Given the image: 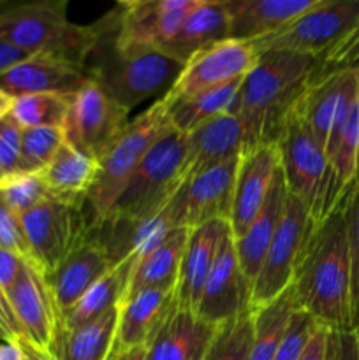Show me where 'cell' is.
I'll use <instances>...</instances> for the list:
<instances>
[{
	"label": "cell",
	"instance_id": "4316f807",
	"mask_svg": "<svg viewBox=\"0 0 359 360\" xmlns=\"http://www.w3.org/2000/svg\"><path fill=\"white\" fill-rule=\"evenodd\" d=\"M97 171L99 162L81 153L65 141L53 160L39 174L44 181L48 197L83 211L88 193L97 178Z\"/></svg>",
	"mask_w": 359,
	"mask_h": 360
},
{
	"label": "cell",
	"instance_id": "e575fe53",
	"mask_svg": "<svg viewBox=\"0 0 359 360\" xmlns=\"http://www.w3.org/2000/svg\"><path fill=\"white\" fill-rule=\"evenodd\" d=\"M73 97L74 94L23 95L14 98L9 116L21 129H37V127L63 129Z\"/></svg>",
	"mask_w": 359,
	"mask_h": 360
},
{
	"label": "cell",
	"instance_id": "7c38bea8",
	"mask_svg": "<svg viewBox=\"0 0 359 360\" xmlns=\"http://www.w3.org/2000/svg\"><path fill=\"white\" fill-rule=\"evenodd\" d=\"M238 164L239 157L187 178L162 217L172 229H196L213 220L229 221Z\"/></svg>",
	"mask_w": 359,
	"mask_h": 360
},
{
	"label": "cell",
	"instance_id": "5bb4252c",
	"mask_svg": "<svg viewBox=\"0 0 359 360\" xmlns=\"http://www.w3.org/2000/svg\"><path fill=\"white\" fill-rule=\"evenodd\" d=\"M257 60L259 53L256 51L252 42L234 39L215 42L203 51L196 53L183 65L178 79L165 94L175 98H183L224 86L245 77L253 69Z\"/></svg>",
	"mask_w": 359,
	"mask_h": 360
},
{
	"label": "cell",
	"instance_id": "f35d334b",
	"mask_svg": "<svg viewBox=\"0 0 359 360\" xmlns=\"http://www.w3.org/2000/svg\"><path fill=\"white\" fill-rule=\"evenodd\" d=\"M351 266V329L359 330V190L352 186L345 195Z\"/></svg>",
	"mask_w": 359,
	"mask_h": 360
},
{
	"label": "cell",
	"instance_id": "ac0fdd59",
	"mask_svg": "<svg viewBox=\"0 0 359 360\" xmlns=\"http://www.w3.org/2000/svg\"><path fill=\"white\" fill-rule=\"evenodd\" d=\"M113 267L108 250L99 241L95 232L88 229L62 264L46 276L60 319Z\"/></svg>",
	"mask_w": 359,
	"mask_h": 360
},
{
	"label": "cell",
	"instance_id": "d590c367",
	"mask_svg": "<svg viewBox=\"0 0 359 360\" xmlns=\"http://www.w3.org/2000/svg\"><path fill=\"white\" fill-rule=\"evenodd\" d=\"M253 341V311L217 326L204 360H250Z\"/></svg>",
	"mask_w": 359,
	"mask_h": 360
},
{
	"label": "cell",
	"instance_id": "8d00e7d4",
	"mask_svg": "<svg viewBox=\"0 0 359 360\" xmlns=\"http://www.w3.org/2000/svg\"><path fill=\"white\" fill-rule=\"evenodd\" d=\"M63 143L65 134L58 127L23 129L20 172H41L53 160Z\"/></svg>",
	"mask_w": 359,
	"mask_h": 360
},
{
	"label": "cell",
	"instance_id": "8992f818",
	"mask_svg": "<svg viewBox=\"0 0 359 360\" xmlns=\"http://www.w3.org/2000/svg\"><path fill=\"white\" fill-rule=\"evenodd\" d=\"M171 129L164 95L127 123L108 153L99 160L97 178L84 204L90 210L88 227L95 229L106 220L146 151Z\"/></svg>",
	"mask_w": 359,
	"mask_h": 360
},
{
	"label": "cell",
	"instance_id": "603a6c76",
	"mask_svg": "<svg viewBox=\"0 0 359 360\" xmlns=\"http://www.w3.org/2000/svg\"><path fill=\"white\" fill-rule=\"evenodd\" d=\"M176 304V288H148L120 304L118 327L111 357H118L123 352L144 347L155 330Z\"/></svg>",
	"mask_w": 359,
	"mask_h": 360
},
{
	"label": "cell",
	"instance_id": "e0dca14e",
	"mask_svg": "<svg viewBox=\"0 0 359 360\" xmlns=\"http://www.w3.org/2000/svg\"><path fill=\"white\" fill-rule=\"evenodd\" d=\"M250 311V285L239 267L231 229L222 239L211 273L201 294L197 315L213 326Z\"/></svg>",
	"mask_w": 359,
	"mask_h": 360
},
{
	"label": "cell",
	"instance_id": "816d5d0a",
	"mask_svg": "<svg viewBox=\"0 0 359 360\" xmlns=\"http://www.w3.org/2000/svg\"><path fill=\"white\" fill-rule=\"evenodd\" d=\"M115 360H146V348L137 347L132 348V350H127L122 355H118Z\"/></svg>",
	"mask_w": 359,
	"mask_h": 360
},
{
	"label": "cell",
	"instance_id": "9f6ffc18",
	"mask_svg": "<svg viewBox=\"0 0 359 360\" xmlns=\"http://www.w3.org/2000/svg\"><path fill=\"white\" fill-rule=\"evenodd\" d=\"M0 340H2V338H0Z\"/></svg>",
	"mask_w": 359,
	"mask_h": 360
},
{
	"label": "cell",
	"instance_id": "6da1fadb",
	"mask_svg": "<svg viewBox=\"0 0 359 360\" xmlns=\"http://www.w3.org/2000/svg\"><path fill=\"white\" fill-rule=\"evenodd\" d=\"M296 309L329 330L351 329V266L345 199L310 232L291 283Z\"/></svg>",
	"mask_w": 359,
	"mask_h": 360
},
{
	"label": "cell",
	"instance_id": "bcb514c9",
	"mask_svg": "<svg viewBox=\"0 0 359 360\" xmlns=\"http://www.w3.org/2000/svg\"><path fill=\"white\" fill-rule=\"evenodd\" d=\"M23 262L25 260L20 255L6 248H0V288L6 294H9V290L16 283Z\"/></svg>",
	"mask_w": 359,
	"mask_h": 360
},
{
	"label": "cell",
	"instance_id": "7dc6e473",
	"mask_svg": "<svg viewBox=\"0 0 359 360\" xmlns=\"http://www.w3.org/2000/svg\"><path fill=\"white\" fill-rule=\"evenodd\" d=\"M327 333H329V329L317 326L298 360H326Z\"/></svg>",
	"mask_w": 359,
	"mask_h": 360
},
{
	"label": "cell",
	"instance_id": "d6a6232c",
	"mask_svg": "<svg viewBox=\"0 0 359 360\" xmlns=\"http://www.w3.org/2000/svg\"><path fill=\"white\" fill-rule=\"evenodd\" d=\"M243 83L236 79L224 86L213 88V90L203 91V94L192 95V97L175 98L165 94L164 101L168 105V118L172 129L180 134H190L203 123L217 118V116L234 112L238 91Z\"/></svg>",
	"mask_w": 359,
	"mask_h": 360
},
{
	"label": "cell",
	"instance_id": "44dd1931",
	"mask_svg": "<svg viewBox=\"0 0 359 360\" xmlns=\"http://www.w3.org/2000/svg\"><path fill=\"white\" fill-rule=\"evenodd\" d=\"M217 326L178 302L146 345V360H204Z\"/></svg>",
	"mask_w": 359,
	"mask_h": 360
},
{
	"label": "cell",
	"instance_id": "4dcf8cb0",
	"mask_svg": "<svg viewBox=\"0 0 359 360\" xmlns=\"http://www.w3.org/2000/svg\"><path fill=\"white\" fill-rule=\"evenodd\" d=\"M137 255L139 253L136 252L120 264H116L94 287L88 288L83 297L62 315V319H60V330L76 329V327L101 316L102 313L122 304Z\"/></svg>",
	"mask_w": 359,
	"mask_h": 360
},
{
	"label": "cell",
	"instance_id": "c3c4849f",
	"mask_svg": "<svg viewBox=\"0 0 359 360\" xmlns=\"http://www.w3.org/2000/svg\"><path fill=\"white\" fill-rule=\"evenodd\" d=\"M30 53L23 51L21 48L14 46L13 42L0 37V76H2L4 72H7L9 69H13L14 65H18V63L30 58Z\"/></svg>",
	"mask_w": 359,
	"mask_h": 360
},
{
	"label": "cell",
	"instance_id": "1f68e13d",
	"mask_svg": "<svg viewBox=\"0 0 359 360\" xmlns=\"http://www.w3.org/2000/svg\"><path fill=\"white\" fill-rule=\"evenodd\" d=\"M120 306L102 313L97 319L56 334L53 354L60 360H108L115 343Z\"/></svg>",
	"mask_w": 359,
	"mask_h": 360
},
{
	"label": "cell",
	"instance_id": "484cf974",
	"mask_svg": "<svg viewBox=\"0 0 359 360\" xmlns=\"http://www.w3.org/2000/svg\"><path fill=\"white\" fill-rule=\"evenodd\" d=\"M327 186L324 217L331 213L359 179V98L326 146Z\"/></svg>",
	"mask_w": 359,
	"mask_h": 360
},
{
	"label": "cell",
	"instance_id": "74e56055",
	"mask_svg": "<svg viewBox=\"0 0 359 360\" xmlns=\"http://www.w3.org/2000/svg\"><path fill=\"white\" fill-rule=\"evenodd\" d=\"M0 197L18 217H23L42 202L48 192L39 172H20L0 181Z\"/></svg>",
	"mask_w": 359,
	"mask_h": 360
},
{
	"label": "cell",
	"instance_id": "db71d44e",
	"mask_svg": "<svg viewBox=\"0 0 359 360\" xmlns=\"http://www.w3.org/2000/svg\"><path fill=\"white\" fill-rule=\"evenodd\" d=\"M4 178H6V176H4V172H2V167H0V181H2Z\"/></svg>",
	"mask_w": 359,
	"mask_h": 360
},
{
	"label": "cell",
	"instance_id": "277c9868",
	"mask_svg": "<svg viewBox=\"0 0 359 360\" xmlns=\"http://www.w3.org/2000/svg\"><path fill=\"white\" fill-rule=\"evenodd\" d=\"M97 23L101 39L84 62V69L122 108L130 111L141 102L171 90L183 63L162 51H118L109 39L104 20Z\"/></svg>",
	"mask_w": 359,
	"mask_h": 360
},
{
	"label": "cell",
	"instance_id": "30bf717a",
	"mask_svg": "<svg viewBox=\"0 0 359 360\" xmlns=\"http://www.w3.org/2000/svg\"><path fill=\"white\" fill-rule=\"evenodd\" d=\"M312 229L313 221L305 204L287 192L277 232L250 292L252 311L277 301L291 287L299 253Z\"/></svg>",
	"mask_w": 359,
	"mask_h": 360
},
{
	"label": "cell",
	"instance_id": "7a4b0ae2",
	"mask_svg": "<svg viewBox=\"0 0 359 360\" xmlns=\"http://www.w3.org/2000/svg\"><path fill=\"white\" fill-rule=\"evenodd\" d=\"M317 58L292 51H264L243 77L234 115L241 122L243 150L277 144L284 118L305 94Z\"/></svg>",
	"mask_w": 359,
	"mask_h": 360
},
{
	"label": "cell",
	"instance_id": "b9f144b4",
	"mask_svg": "<svg viewBox=\"0 0 359 360\" xmlns=\"http://www.w3.org/2000/svg\"><path fill=\"white\" fill-rule=\"evenodd\" d=\"M0 248L16 253L27 262L34 264L32 260L30 246H28L27 236H25L21 217H18L0 197Z\"/></svg>",
	"mask_w": 359,
	"mask_h": 360
},
{
	"label": "cell",
	"instance_id": "ab89813d",
	"mask_svg": "<svg viewBox=\"0 0 359 360\" xmlns=\"http://www.w3.org/2000/svg\"><path fill=\"white\" fill-rule=\"evenodd\" d=\"M354 69H359V23L336 46L317 58L310 81H315L327 74L340 72V70Z\"/></svg>",
	"mask_w": 359,
	"mask_h": 360
},
{
	"label": "cell",
	"instance_id": "ffe728a7",
	"mask_svg": "<svg viewBox=\"0 0 359 360\" xmlns=\"http://www.w3.org/2000/svg\"><path fill=\"white\" fill-rule=\"evenodd\" d=\"M90 74L84 65L51 55H32L0 76V90L13 98L34 94H74Z\"/></svg>",
	"mask_w": 359,
	"mask_h": 360
},
{
	"label": "cell",
	"instance_id": "f1b7e54d",
	"mask_svg": "<svg viewBox=\"0 0 359 360\" xmlns=\"http://www.w3.org/2000/svg\"><path fill=\"white\" fill-rule=\"evenodd\" d=\"M285 195H287V188H285L284 174H282V169H278L260 213L250 224L245 234L239 239H234L236 255H238L243 276L250 285V292H252L253 281H256L260 266H263L271 239L277 232L278 221H280L282 211H284Z\"/></svg>",
	"mask_w": 359,
	"mask_h": 360
},
{
	"label": "cell",
	"instance_id": "9c48e42d",
	"mask_svg": "<svg viewBox=\"0 0 359 360\" xmlns=\"http://www.w3.org/2000/svg\"><path fill=\"white\" fill-rule=\"evenodd\" d=\"M359 23V0H319L275 34L252 41L256 51H292L320 58Z\"/></svg>",
	"mask_w": 359,
	"mask_h": 360
},
{
	"label": "cell",
	"instance_id": "3957f363",
	"mask_svg": "<svg viewBox=\"0 0 359 360\" xmlns=\"http://www.w3.org/2000/svg\"><path fill=\"white\" fill-rule=\"evenodd\" d=\"M0 37L30 55L60 56L84 65L101 39V27L73 23L65 0H41L0 9Z\"/></svg>",
	"mask_w": 359,
	"mask_h": 360
},
{
	"label": "cell",
	"instance_id": "60d3db41",
	"mask_svg": "<svg viewBox=\"0 0 359 360\" xmlns=\"http://www.w3.org/2000/svg\"><path fill=\"white\" fill-rule=\"evenodd\" d=\"M317 326L319 323L312 316L299 311V309H294L291 320H289L284 340H282L273 360H298Z\"/></svg>",
	"mask_w": 359,
	"mask_h": 360
},
{
	"label": "cell",
	"instance_id": "83f0119b",
	"mask_svg": "<svg viewBox=\"0 0 359 360\" xmlns=\"http://www.w3.org/2000/svg\"><path fill=\"white\" fill-rule=\"evenodd\" d=\"M189 234L190 229H171L153 248L137 255L123 301L148 288H176Z\"/></svg>",
	"mask_w": 359,
	"mask_h": 360
},
{
	"label": "cell",
	"instance_id": "681fc988",
	"mask_svg": "<svg viewBox=\"0 0 359 360\" xmlns=\"http://www.w3.org/2000/svg\"><path fill=\"white\" fill-rule=\"evenodd\" d=\"M18 343H20L21 350H23L25 360H60L51 350H41V348L27 343L25 340H20Z\"/></svg>",
	"mask_w": 359,
	"mask_h": 360
},
{
	"label": "cell",
	"instance_id": "7bdbcfd3",
	"mask_svg": "<svg viewBox=\"0 0 359 360\" xmlns=\"http://www.w3.org/2000/svg\"><path fill=\"white\" fill-rule=\"evenodd\" d=\"M21 129L11 116L0 120V167L4 176L20 174Z\"/></svg>",
	"mask_w": 359,
	"mask_h": 360
},
{
	"label": "cell",
	"instance_id": "f546056e",
	"mask_svg": "<svg viewBox=\"0 0 359 360\" xmlns=\"http://www.w3.org/2000/svg\"><path fill=\"white\" fill-rule=\"evenodd\" d=\"M225 39H229V18L224 0H197V6L162 53L185 65L196 53Z\"/></svg>",
	"mask_w": 359,
	"mask_h": 360
},
{
	"label": "cell",
	"instance_id": "5b68a950",
	"mask_svg": "<svg viewBox=\"0 0 359 360\" xmlns=\"http://www.w3.org/2000/svg\"><path fill=\"white\" fill-rule=\"evenodd\" d=\"M185 164L187 136L171 129L146 151L104 221H146L158 217L185 181Z\"/></svg>",
	"mask_w": 359,
	"mask_h": 360
},
{
	"label": "cell",
	"instance_id": "ee69618b",
	"mask_svg": "<svg viewBox=\"0 0 359 360\" xmlns=\"http://www.w3.org/2000/svg\"><path fill=\"white\" fill-rule=\"evenodd\" d=\"M326 360H359V330H329Z\"/></svg>",
	"mask_w": 359,
	"mask_h": 360
},
{
	"label": "cell",
	"instance_id": "f6af8a7d",
	"mask_svg": "<svg viewBox=\"0 0 359 360\" xmlns=\"http://www.w3.org/2000/svg\"><path fill=\"white\" fill-rule=\"evenodd\" d=\"M0 338L2 341L23 340V330L18 323L9 297L2 288H0Z\"/></svg>",
	"mask_w": 359,
	"mask_h": 360
},
{
	"label": "cell",
	"instance_id": "8fae6325",
	"mask_svg": "<svg viewBox=\"0 0 359 360\" xmlns=\"http://www.w3.org/2000/svg\"><path fill=\"white\" fill-rule=\"evenodd\" d=\"M127 123L129 111L90 77L80 90L74 91L62 130L70 146L99 162L118 139Z\"/></svg>",
	"mask_w": 359,
	"mask_h": 360
},
{
	"label": "cell",
	"instance_id": "cb8c5ba5",
	"mask_svg": "<svg viewBox=\"0 0 359 360\" xmlns=\"http://www.w3.org/2000/svg\"><path fill=\"white\" fill-rule=\"evenodd\" d=\"M319 0H224L229 39L252 42L275 34Z\"/></svg>",
	"mask_w": 359,
	"mask_h": 360
},
{
	"label": "cell",
	"instance_id": "ba28073f",
	"mask_svg": "<svg viewBox=\"0 0 359 360\" xmlns=\"http://www.w3.org/2000/svg\"><path fill=\"white\" fill-rule=\"evenodd\" d=\"M196 6L197 0H125L102 20L118 51H162Z\"/></svg>",
	"mask_w": 359,
	"mask_h": 360
},
{
	"label": "cell",
	"instance_id": "f907efd6",
	"mask_svg": "<svg viewBox=\"0 0 359 360\" xmlns=\"http://www.w3.org/2000/svg\"><path fill=\"white\" fill-rule=\"evenodd\" d=\"M0 360H25L20 343L18 341H2L0 343Z\"/></svg>",
	"mask_w": 359,
	"mask_h": 360
},
{
	"label": "cell",
	"instance_id": "4fadbf2b",
	"mask_svg": "<svg viewBox=\"0 0 359 360\" xmlns=\"http://www.w3.org/2000/svg\"><path fill=\"white\" fill-rule=\"evenodd\" d=\"M35 266L48 276L88 232L83 211L46 197L21 217Z\"/></svg>",
	"mask_w": 359,
	"mask_h": 360
},
{
	"label": "cell",
	"instance_id": "d6986e66",
	"mask_svg": "<svg viewBox=\"0 0 359 360\" xmlns=\"http://www.w3.org/2000/svg\"><path fill=\"white\" fill-rule=\"evenodd\" d=\"M358 98L359 69L340 70L308 83L303 94V111L324 151Z\"/></svg>",
	"mask_w": 359,
	"mask_h": 360
},
{
	"label": "cell",
	"instance_id": "7402d4cb",
	"mask_svg": "<svg viewBox=\"0 0 359 360\" xmlns=\"http://www.w3.org/2000/svg\"><path fill=\"white\" fill-rule=\"evenodd\" d=\"M227 232L229 221L225 220H213L190 229L176 283V302L180 308L197 311L203 288L217 259L222 239Z\"/></svg>",
	"mask_w": 359,
	"mask_h": 360
},
{
	"label": "cell",
	"instance_id": "d4e9b609",
	"mask_svg": "<svg viewBox=\"0 0 359 360\" xmlns=\"http://www.w3.org/2000/svg\"><path fill=\"white\" fill-rule=\"evenodd\" d=\"M245 136L241 122L234 112L217 116L187 134L185 179L204 169L238 158Z\"/></svg>",
	"mask_w": 359,
	"mask_h": 360
},
{
	"label": "cell",
	"instance_id": "f5cc1de1",
	"mask_svg": "<svg viewBox=\"0 0 359 360\" xmlns=\"http://www.w3.org/2000/svg\"><path fill=\"white\" fill-rule=\"evenodd\" d=\"M13 102H14V98L11 97V95L4 94V91L0 90V120H4L6 116L11 115V109H13Z\"/></svg>",
	"mask_w": 359,
	"mask_h": 360
},
{
	"label": "cell",
	"instance_id": "52a82bcc",
	"mask_svg": "<svg viewBox=\"0 0 359 360\" xmlns=\"http://www.w3.org/2000/svg\"><path fill=\"white\" fill-rule=\"evenodd\" d=\"M277 146L285 188L305 204L315 227L324 218L327 158L305 118L303 95L285 115Z\"/></svg>",
	"mask_w": 359,
	"mask_h": 360
},
{
	"label": "cell",
	"instance_id": "2e32d148",
	"mask_svg": "<svg viewBox=\"0 0 359 360\" xmlns=\"http://www.w3.org/2000/svg\"><path fill=\"white\" fill-rule=\"evenodd\" d=\"M278 169L280 153L277 144H257L241 151L229 218V229L234 239L241 238L260 213Z\"/></svg>",
	"mask_w": 359,
	"mask_h": 360
},
{
	"label": "cell",
	"instance_id": "836d02e7",
	"mask_svg": "<svg viewBox=\"0 0 359 360\" xmlns=\"http://www.w3.org/2000/svg\"><path fill=\"white\" fill-rule=\"evenodd\" d=\"M296 304L291 287L271 304L253 311V341L250 360H273L287 330Z\"/></svg>",
	"mask_w": 359,
	"mask_h": 360
},
{
	"label": "cell",
	"instance_id": "11a10c76",
	"mask_svg": "<svg viewBox=\"0 0 359 360\" xmlns=\"http://www.w3.org/2000/svg\"><path fill=\"white\" fill-rule=\"evenodd\" d=\"M355 186H358V190H359V179H358V181H355Z\"/></svg>",
	"mask_w": 359,
	"mask_h": 360
},
{
	"label": "cell",
	"instance_id": "9a60e30c",
	"mask_svg": "<svg viewBox=\"0 0 359 360\" xmlns=\"http://www.w3.org/2000/svg\"><path fill=\"white\" fill-rule=\"evenodd\" d=\"M7 297L23 330V340L41 350H53L60 330V313L44 273L35 264L25 260Z\"/></svg>",
	"mask_w": 359,
	"mask_h": 360
}]
</instances>
